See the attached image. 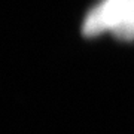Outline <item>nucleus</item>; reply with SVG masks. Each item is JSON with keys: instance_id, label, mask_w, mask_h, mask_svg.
<instances>
[{"instance_id": "1", "label": "nucleus", "mask_w": 134, "mask_h": 134, "mask_svg": "<svg viewBox=\"0 0 134 134\" xmlns=\"http://www.w3.org/2000/svg\"><path fill=\"white\" fill-rule=\"evenodd\" d=\"M85 36L113 33L121 40H134V0H101L83 19Z\"/></svg>"}]
</instances>
